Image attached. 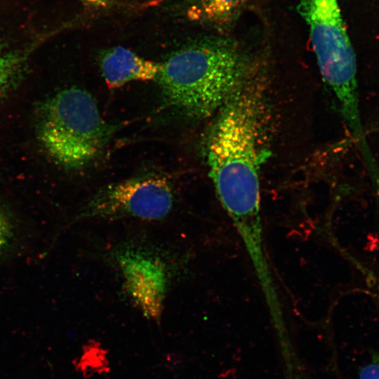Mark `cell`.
<instances>
[{
  "mask_svg": "<svg viewBox=\"0 0 379 379\" xmlns=\"http://www.w3.org/2000/svg\"><path fill=\"white\" fill-rule=\"evenodd\" d=\"M267 95L264 73L257 65L215 113L204 145L218 197L253 260L265 256L260 171L270 155Z\"/></svg>",
  "mask_w": 379,
  "mask_h": 379,
  "instance_id": "obj_1",
  "label": "cell"
},
{
  "mask_svg": "<svg viewBox=\"0 0 379 379\" xmlns=\"http://www.w3.org/2000/svg\"><path fill=\"white\" fill-rule=\"evenodd\" d=\"M159 63L165 106L191 119L215 114L258 65L236 41L218 36L194 40Z\"/></svg>",
  "mask_w": 379,
  "mask_h": 379,
  "instance_id": "obj_2",
  "label": "cell"
},
{
  "mask_svg": "<svg viewBox=\"0 0 379 379\" xmlns=\"http://www.w3.org/2000/svg\"><path fill=\"white\" fill-rule=\"evenodd\" d=\"M297 8L309 28L322 79L337 99L340 114L354 138L364 135L354 51L338 0H298Z\"/></svg>",
  "mask_w": 379,
  "mask_h": 379,
  "instance_id": "obj_3",
  "label": "cell"
},
{
  "mask_svg": "<svg viewBox=\"0 0 379 379\" xmlns=\"http://www.w3.org/2000/svg\"><path fill=\"white\" fill-rule=\"evenodd\" d=\"M112 135V127L100 116L92 95L77 87L62 90L47 102L39 128L48 155L70 170L93 163Z\"/></svg>",
  "mask_w": 379,
  "mask_h": 379,
  "instance_id": "obj_4",
  "label": "cell"
},
{
  "mask_svg": "<svg viewBox=\"0 0 379 379\" xmlns=\"http://www.w3.org/2000/svg\"><path fill=\"white\" fill-rule=\"evenodd\" d=\"M170 182L158 175L134 177L107 185L93 197L81 213L84 218H164L173 204Z\"/></svg>",
  "mask_w": 379,
  "mask_h": 379,
  "instance_id": "obj_5",
  "label": "cell"
},
{
  "mask_svg": "<svg viewBox=\"0 0 379 379\" xmlns=\"http://www.w3.org/2000/svg\"><path fill=\"white\" fill-rule=\"evenodd\" d=\"M117 260L131 299L147 318L159 320L167 288L163 262L147 251L127 247L118 251Z\"/></svg>",
  "mask_w": 379,
  "mask_h": 379,
  "instance_id": "obj_6",
  "label": "cell"
},
{
  "mask_svg": "<svg viewBox=\"0 0 379 379\" xmlns=\"http://www.w3.org/2000/svg\"><path fill=\"white\" fill-rule=\"evenodd\" d=\"M100 65L104 80L112 88L133 81L156 79L160 66L159 62L142 58L121 46L105 51L100 56Z\"/></svg>",
  "mask_w": 379,
  "mask_h": 379,
  "instance_id": "obj_7",
  "label": "cell"
},
{
  "mask_svg": "<svg viewBox=\"0 0 379 379\" xmlns=\"http://www.w3.org/2000/svg\"><path fill=\"white\" fill-rule=\"evenodd\" d=\"M247 0H185V16L219 32L228 31L239 19Z\"/></svg>",
  "mask_w": 379,
  "mask_h": 379,
  "instance_id": "obj_8",
  "label": "cell"
},
{
  "mask_svg": "<svg viewBox=\"0 0 379 379\" xmlns=\"http://www.w3.org/2000/svg\"><path fill=\"white\" fill-rule=\"evenodd\" d=\"M19 235V225L0 207V263L14 251Z\"/></svg>",
  "mask_w": 379,
  "mask_h": 379,
  "instance_id": "obj_9",
  "label": "cell"
},
{
  "mask_svg": "<svg viewBox=\"0 0 379 379\" xmlns=\"http://www.w3.org/2000/svg\"><path fill=\"white\" fill-rule=\"evenodd\" d=\"M18 58L0 46V94L15 77L19 67Z\"/></svg>",
  "mask_w": 379,
  "mask_h": 379,
  "instance_id": "obj_10",
  "label": "cell"
},
{
  "mask_svg": "<svg viewBox=\"0 0 379 379\" xmlns=\"http://www.w3.org/2000/svg\"><path fill=\"white\" fill-rule=\"evenodd\" d=\"M359 379H379V354L361 369Z\"/></svg>",
  "mask_w": 379,
  "mask_h": 379,
  "instance_id": "obj_11",
  "label": "cell"
},
{
  "mask_svg": "<svg viewBox=\"0 0 379 379\" xmlns=\"http://www.w3.org/2000/svg\"><path fill=\"white\" fill-rule=\"evenodd\" d=\"M82 3L99 8H107L112 6L113 5L117 4L118 3L122 1L123 0H78Z\"/></svg>",
  "mask_w": 379,
  "mask_h": 379,
  "instance_id": "obj_12",
  "label": "cell"
},
{
  "mask_svg": "<svg viewBox=\"0 0 379 379\" xmlns=\"http://www.w3.org/2000/svg\"><path fill=\"white\" fill-rule=\"evenodd\" d=\"M370 281L373 283L374 292L379 300V279L371 277Z\"/></svg>",
  "mask_w": 379,
  "mask_h": 379,
  "instance_id": "obj_13",
  "label": "cell"
}]
</instances>
